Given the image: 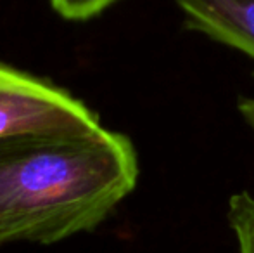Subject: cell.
Here are the masks:
<instances>
[{
    "mask_svg": "<svg viewBox=\"0 0 254 253\" xmlns=\"http://www.w3.org/2000/svg\"><path fill=\"white\" fill-rule=\"evenodd\" d=\"M137 180L130 137L102 123L0 139V245L95 229Z\"/></svg>",
    "mask_w": 254,
    "mask_h": 253,
    "instance_id": "obj_1",
    "label": "cell"
},
{
    "mask_svg": "<svg viewBox=\"0 0 254 253\" xmlns=\"http://www.w3.org/2000/svg\"><path fill=\"white\" fill-rule=\"evenodd\" d=\"M95 123L99 116L67 90L0 63V139Z\"/></svg>",
    "mask_w": 254,
    "mask_h": 253,
    "instance_id": "obj_2",
    "label": "cell"
},
{
    "mask_svg": "<svg viewBox=\"0 0 254 253\" xmlns=\"http://www.w3.org/2000/svg\"><path fill=\"white\" fill-rule=\"evenodd\" d=\"M187 28L254 61V0H173Z\"/></svg>",
    "mask_w": 254,
    "mask_h": 253,
    "instance_id": "obj_3",
    "label": "cell"
},
{
    "mask_svg": "<svg viewBox=\"0 0 254 253\" xmlns=\"http://www.w3.org/2000/svg\"><path fill=\"white\" fill-rule=\"evenodd\" d=\"M227 219L234 231L239 253H254V196L248 191L232 196Z\"/></svg>",
    "mask_w": 254,
    "mask_h": 253,
    "instance_id": "obj_4",
    "label": "cell"
},
{
    "mask_svg": "<svg viewBox=\"0 0 254 253\" xmlns=\"http://www.w3.org/2000/svg\"><path fill=\"white\" fill-rule=\"evenodd\" d=\"M118 0H51L57 14L69 21H87L99 16Z\"/></svg>",
    "mask_w": 254,
    "mask_h": 253,
    "instance_id": "obj_5",
    "label": "cell"
},
{
    "mask_svg": "<svg viewBox=\"0 0 254 253\" xmlns=\"http://www.w3.org/2000/svg\"><path fill=\"white\" fill-rule=\"evenodd\" d=\"M237 109H239V113H241L242 118H244V122L254 130V97L239 99Z\"/></svg>",
    "mask_w": 254,
    "mask_h": 253,
    "instance_id": "obj_6",
    "label": "cell"
}]
</instances>
